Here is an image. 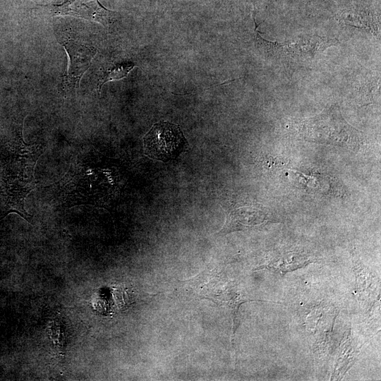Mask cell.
<instances>
[{
	"label": "cell",
	"instance_id": "cell-9",
	"mask_svg": "<svg viewBox=\"0 0 381 381\" xmlns=\"http://www.w3.org/2000/svg\"><path fill=\"white\" fill-rule=\"evenodd\" d=\"M60 314L52 317L47 327L48 336L55 352L61 357L65 355L66 337V328Z\"/></svg>",
	"mask_w": 381,
	"mask_h": 381
},
{
	"label": "cell",
	"instance_id": "cell-7",
	"mask_svg": "<svg viewBox=\"0 0 381 381\" xmlns=\"http://www.w3.org/2000/svg\"><path fill=\"white\" fill-rule=\"evenodd\" d=\"M311 258L306 255L296 253H288L272 258L266 265L257 270L267 268L284 274L303 267L312 262Z\"/></svg>",
	"mask_w": 381,
	"mask_h": 381
},
{
	"label": "cell",
	"instance_id": "cell-6",
	"mask_svg": "<svg viewBox=\"0 0 381 381\" xmlns=\"http://www.w3.org/2000/svg\"><path fill=\"white\" fill-rule=\"evenodd\" d=\"M276 222L265 207L260 205L238 207L229 211L226 222L219 231V234L248 229L255 226Z\"/></svg>",
	"mask_w": 381,
	"mask_h": 381
},
{
	"label": "cell",
	"instance_id": "cell-5",
	"mask_svg": "<svg viewBox=\"0 0 381 381\" xmlns=\"http://www.w3.org/2000/svg\"><path fill=\"white\" fill-rule=\"evenodd\" d=\"M260 44L270 46L272 49L284 52L287 55L298 57L311 58L329 46L338 44V40L318 35H308L286 40L283 42H270L257 35Z\"/></svg>",
	"mask_w": 381,
	"mask_h": 381
},
{
	"label": "cell",
	"instance_id": "cell-8",
	"mask_svg": "<svg viewBox=\"0 0 381 381\" xmlns=\"http://www.w3.org/2000/svg\"><path fill=\"white\" fill-rule=\"evenodd\" d=\"M354 267L355 272H356L357 289L360 298H363V301L367 298V303L369 306H371L376 300L375 299L376 296L375 293L377 291V284L370 272L356 263Z\"/></svg>",
	"mask_w": 381,
	"mask_h": 381
},
{
	"label": "cell",
	"instance_id": "cell-2",
	"mask_svg": "<svg viewBox=\"0 0 381 381\" xmlns=\"http://www.w3.org/2000/svg\"><path fill=\"white\" fill-rule=\"evenodd\" d=\"M185 143L186 139L179 127L169 122L155 123L144 137L146 153L163 162L179 155Z\"/></svg>",
	"mask_w": 381,
	"mask_h": 381
},
{
	"label": "cell",
	"instance_id": "cell-1",
	"mask_svg": "<svg viewBox=\"0 0 381 381\" xmlns=\"http://www.w3.org/2000/svg\"><path fill=\"white\" fill-rule=\"evenodd\" d=\"M301 133L311 142L332 145L354 152L360 148L362 143L361 132L349 124L339 109L335 107L305 120Z\"/></svg>",
	"mask_w": 381,
	"mask_h": 381
},
{
	"label": "cell",
	"instance_id": "cell-11",
	"mask_svg": "<svg viewBox=\"0 0 381 381\" xmlns=\"http://www.w3.org/2000/svg\"><path fill=\"white\" fill-rule=\"evenodd\" d=\"M135 66L132 63L112 65L102 71L97 86L98 92L104 83L111 80H120L128 75L130 71Z\"/></svg>",
	"mask_w": 381,
	"mask_h": 381
},
{
	"label": "cell",
	"instance_id": "cell-10",
	"mask_svg": "<svg viewBox=\"0 0 381 381\" xmlns=\"http://www.w3.org/2000/svg\"><path fill=\"white\" fill-rule=\"evenodd\" d=\"M351 331L346 335L341 345V351L337 360L334 370V379H340L354 363L356 352L353 350L351 340Z\"/></svg>",
	"mask_w": 381,
	"mask_h": 381
},
{
	"label": "cell",
	"instance_id": "cell-3",
	"mask_svg": "<svg viewBox=\"0 0 381 381\" xmlns=\"http://www.w3.org/2000/svg\"><path fill=\"white\" fill-rule=\"evenodd\" d=\"M61 44L68 57L63 80V89L66 93L76 92L82 76L89 68L96 54V49L69 37H64Z\"/></svg>",
	"mask_w": 381,
	"mask_h": 381
},
{
	"label": "cell",
	"instance_id": "cell-4",
	"mask_svg": "<svg viewBox=\"0 0 381 381\" xmlns=\"http://www.w3.org/2000/svg\"><path fill=\"white\" fill-rule=\"evenodd\" d=\"M49 8L53 16H73L110 25L117 13L104 7L98 0H66L59 4L43 6Z\"/></svg>",
	"mask_w": 381,
	"mask_h": 381
}]
</instances>
